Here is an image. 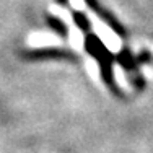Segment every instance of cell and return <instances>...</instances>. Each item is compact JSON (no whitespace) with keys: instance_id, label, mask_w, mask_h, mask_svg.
Instances as JSON below:
<instances>
[{"instance_id":"obj_1","label":"cell","mask_w":153,"mask_h":153,"mask_svg":"<svg viewBox=\"0 0 153 153\" xmlns=\"http://www.w3.org/2000/svg\"><path fill=\"white\" fill-rule=\"evenodd\" d=\"M72 3L76 7V8H82L83 7V3H82V0H72Z\"/></svg>"}]
</instances>
